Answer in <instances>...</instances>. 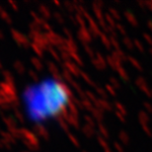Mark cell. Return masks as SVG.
<instances>
[{"instance_id":"6da1fadb","label":"cell","mask_w":152,"mask_h":152,"mask_svg":"<svg viewBox=\"0 0 152 152\" xmlns=\"http://www.w3.org/2000/svg\"><path fill=\"white\" fill-rule=\"evenodd\" d=\"M72 94L63 80L52 75L42 76L20 91L19 108L27 123L35 126L53 124L68 113Z\"/></svg>"}]
</instances>
